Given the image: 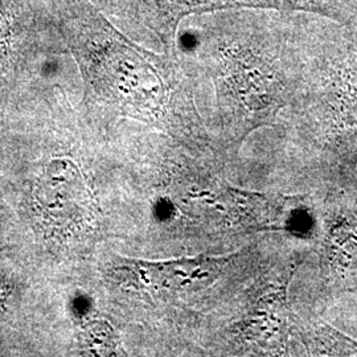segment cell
<instances>
[{
    "label": "cell",
    "mask_w": 357,
    "mask_h": 357,
    "mask_svg": "<svg viewBox=\"0 0 357 357\" xmlns=\"http://www.w3.org/2000/svg\"><path fill=\"white\" fill-rule=\"evenodd\" d=\"M290 15L243 8L195 16V47L213 61L220 94L240 122L268 118L287 97L282 57L295 38Z\"/></svg>",
    "instance_id": "6da1fadb"
},
{
    "label": "cell",
    "mask_w": 357,
    "mask_h": 357,
    "mask_svg": "<svg viewBox=\"0 0 357 357\" xmlns=\"http://www.w3.org/2000/svg\"><path fill=\"white\" fill-rule=\"evenodd\" d=\"M63 29L91 93L128 114L162 118L172 101L169 68L118 31L88 0H66Z\"/></svg>",
    "instance_id": "7a4b0ae2"
},
{
    "label": "cell",
    "mask_w": 357,
    "mask_h": 357,
    "mask_svg": "<svg viewBox=\"0 0 357 357\" xmlns=\"http://www.w3.org/2000/svg\"><path fill=\"white\" fill-rule=\"evenodd\" d=\"M243 8L314 13L336 20L331 8L317 0H138L143 24L168 52H174L176 47L178 26L184 19Z\"/></svg>",
    "instance_id": "3957f363"
},
{
    "label": "cell",
    "mask_w": 357,
    "mask_h": 357,
    "mask_svg": "<svg viewBox=\"0 0 357 357\" xmlns=\"http://www.w3.org/2000/svg\"><path fill=\"white\" fill-rule=\"evenodd\" d=\"M32 193L40 221L60 233L82 228L93 216L94 202L76 165L66 159L48 163Z\"/></svg>",
    "instance_id": "277c9868"
},
{
    "label": "cell",
    "mask_w": 357,
    "mask_h": 357,
    "mask_svg": "<svg viewBox=\"0 0 357 357\" xmlns=\"http://www.w3.org/2000/svg\"><path fill=\"white\" fill-rule=\"evenodd\" d=\"M228 259L225 258H183L167 262L123 261L132 277L149 287L165 291H196L211 284L220 275Z\"/></svg>",
    "instance_id": "5b68a950"
},
{
    "label": "cell",
    "mask_w": 357,
    "mask_h": 357,
    "mask_svg": "<svg viewBox=\"0 0 357 357\" xmlns=\"http://www.w3.org/2000/svg\"><path fill=\"white\" fill-rule=\"evenodd\" d=\"M79 344L86 355L107 356L115 351L114 333L109 324L94 320L82 327Z\"/></svg>",
    "instance_id": "8992f818"
},
{
    "label": "cell",
    "mask_w": 357,
    "mask_h": 357,
    "mask_svg": "<svg viewBox=\"0 0 357 357\" xmlns=\"http://www.w3.org/2000/svg\"><path fill=\"white\" fill-rule=\"evenodd\" d=\"M11 45H13L11 19L3 1L0 0V77L7 72L10 66Z\"/></svg>",
    "instance_id": "52a82bcc"
},
{
    "label": "cell",
    "mask_w": 357,
    "mask_h": 357,
    "mask_svg": "<svg viewBox=\"0 0 357 357\" xmlns=\"http://www.w3.org/2000/svg\"><path fill=\"white\" fill-rule=\"evenodd\" d=\"M317 1H320L327 7H330L336 16V22H340V23L348 22L352 11L356 10L355 0H317Z\"/></svg>",
    "instance_id": "ba28073f"
},
{
    "label": "cell",
    "mask_w": 357,
    "mask_h": 357,
    "mask_svg": "<svg viewBox=\"0 0 357 357\" xmlns=\"http://www.w3.org/2000/svg\"><path fill=\"white\" fill-rule=\"evenodd\" d=\"M4 298H6V295L4 294L1 293V290H0V303L4 301Z\"/></svg>",
    "instance_id": "9c48e42d"
}]
</instances>
